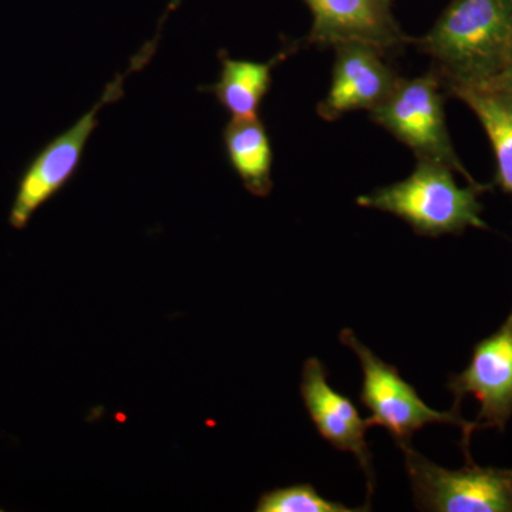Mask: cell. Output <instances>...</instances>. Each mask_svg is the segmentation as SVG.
I'll return each instance as SVG.
<instances>
[{
    "instance_id": "1",
    "label": "cell",
    "mask_w": 512,
    "mask_h": 512,
    "mask_svg": "<svg viewBox=\"0 0 512 512\" xmlns=\"http://www.w3.org/2000/svg\"><path fill=\"white\" fill-rule=\"evenodd\" d=\"M416 43L434 60L447 92L493 82L510 55L512 0H453Z\"/></svg>"
},
{
    "instance_id": "2",
    "label": "cell",
    "mask_w": 512,
    "mask_h": 512,
    "mask_svg": "<svg viewBox=\"0 0 512 512\" xmlns=\"http://www.w3.org/2000/svg\"><path fill=\"white\" fill-rule=\"evenodd\" d=\"M488 190L491 187L478 183L460 187L451 168L419 160L406 180L360 195L356 202L396 215L421 237L437 238L461 235L468 228L488 231L480 202Z\"/></svg>"
},
{
    "instance_id": "3",
    "label": "cell",
    "mask_w": 512,
    "mask_h": 512,
    "mask_svg": "<svg viewBox=\"0 0 512 512\" xmlns=\"http://www.w3.org/2000/svg\"><path fill=\"white\" fill-rule=\"evenodd\" d=\"M340 342L356 353L362 365L363 383L359 400L370 412L367 417L370 427H383L400 447L410 444L414 433L429 424H450L463 433L461 448L466 456H470L471 436L480 430L476 421L464 420L457 407L448 412L431 409L421 400L412 384L400 376L399 369L383 362L357 339L353 330L343 329Z\"/></svg>"
},
{
    "instance_id": "4",
    "label": "cell",
    "mask_w": 512,
    "mask_h": 512,
    "mask_svg": "<svg viewBox=\"0 0 512 512\" xmlns=\"http://www.w3.org/2000/svg\"><path fill=\"white\" fill-rule=\"evenodd\" d=\"M156 46L148 43L134 57L126 73L119 74L114 82L104 89L101 99L76 121L72 127L53 138L37 156L30 161L20 177L15 201L10 210L9 222L13 228L23 229L29 224L42 205L55 197L79 170L87 141L99 126V113L106 104L114 103L123 96V84L128 74L141 69L153 56Z\"/></svg>"
},
{
    "instance_id": "5",
    "label": "cell",
    "mask_w": 512,
    "mask_h": 512,
    "mask_svg": "<svg viewBox=\"0 0 512 512\" xmlns=\"http://www.w3.org/2000/svg\"><path fill=\"white\" fill-rule=\"evenodd\" d=\"M443 90L436 70L414 79L400 77L390 96L370 111V119L406 144L417 160L446 165L476 184L448 136Z\"/></svg>"
},
{
    "instance_id": "6",
    "label": "cell",
    "mask_w": 512,
    "mask_h": 512,
    "mask_svg": "<svg viewBox=\"0 0 512 512\" xmlns=\"http://www.w3.org/2000/svg\"><path fill=\"white\" fill-rule=\"evenodd\" d=\"M421 511L512 512V468L481 467L466 456L460 470H447L421 456L410 444L400 446Z\"/></svg>"
},
{
    "instance_id": "7",
    "label": "cell",
    "mask_w": 512,
    "mask_h": 512,
    "mask_svg": "<svg viewBox=\"0 0 512 512\" xmlns=\"http://www.w3.org/2000/svg\"><path fill=\"white\" fill-rule=\"evenodd\" d=\"M447 389L457 409L464 397L477 400L480 430H505L512 417V308L493 335L474 345L470 363L463 372L450 376Z\"/></svg>"
},
{
    "instance_id": "8",
    "label": "cell",
    "mask_w": 512,
    "mask_h": 512,
    "mask_svg": "<svg viewBox=\"0 0 512 512\" xmlns=\"http://www.w3.org/2000/svg\"><path fill=\"white\" fill-rule=\"evenodd\" d=\"M301 396L320 437L336 450L352 453L359 461L367 478V505L370 507L376 477L366 441L369 421L362 419L349 397L330 386L326 367L316 357L303 365Z\"/></svg>"
},
{
    "instance_id": "9",
    "label": "cell",
    "mask_w": 512,
    "mask_h": 512,
    "mask_svg": "<svg viewBox=\"0 0 512 512\" xmlns=\"http://www.w3.org/2000/svg\"><path fill=\"white\" fill-rule=\"evenodd\" d=\"M313 15L309 45L336 47L366 43L383 53L397 52L407 39L393 18L392 0H305Z\"/></svg>"
},
{
    "instance_id": "10",
    "label": "cell",
    "mask_w": 512,
    "mask_h": 512,
    "mask_svg": "<svg viewBox=\"0 0 512 512\" xmlns=\"http://www.w3.org/2000/svg\"><path fill=\"white\" fill-rule=\"evenodd\" d=\"M328 96L318 104V114L335 121L356 110L376 109L393 92L400 76L386 62V53L366 43L335 47Z\"/></svg>"
},
{
    "instance_id": "11",
    "label": "cell",
    "mask_w": 512,
    "mask_h": 512,
    "mask_svg": "<svg viewBox=\"0 0 512 512\" xmlns=\"http://www.w3.org/2000/svg\"><path fill=\"white\" fill-rule=\"evenodd\" d=\"M476 114L495 157V184L512 198V94L497 80L450 90Z\"/></svg>"
},
{
    "instance_id": "12",
    "label": "cell",
    "mask_w": 512,
    "mask_h": 512,
    "mask_svg": "<svg viewBox=\"0 0 512 512\" xmlns=\"http://www.w3.org/2000/svg\"><path fill=\"white\" fill-rule=\"evenodd\" d=\"M292 52L293 47H288L266 63L235 60L221 52L220 79L204 90L214 94L234 119H255L259 117L262 101L271 89L272 72Z\"/></svg>"
},
{
    "instance_id": "13",
    "label": "cell",
    "mask_w": 512,
    "mask_h": 512,
    "mask_svg": "<svg viewBox=\"0 0 512 512\" xmlns=\"http://www.w3.org/2000/svg\"><path fill=\"white\" fill-rule=\"evenodd\" d=\"M225 153L242 184L255 197H266L274 187V151L265 124L255 119H234L225 126Z\"/></svg>"
},
{
    "instance_id": "14",
    "label": "cell",
    "mask_w": 512,
    "mask_h": 512,
    "mask_svg": "<svg viewBox=\"0 0 512 512\" xmlns=\"http://www.w3.org/2000/svg\"><path fill=\"white\" fill-rule=\"evenodd\" d=\"M255 511L258 512H355L369 511V508H349L345 504L326 500L311 484H295L291 487L276 488L259 498Z\"/></svg>"
},
{
    "instance_id": "15",
    "label": "cell",
    "mask_w": 512,
    "mask_h": 512,
    "mask_svg": "<svg viewBox=\"0 0 512 512\" xmlns=\"http://www.w3.org/2000/svg\"><path fill=\"white\" fill-rule=\"evenodd\" d=\"M497 80L498 83L501 84V86L505 87V89L508 90L512 94V46L510 50V55H508L507 63H505V67L503 70V73L500 74V77H498Z\"/></svg>"
}]
</instances>
